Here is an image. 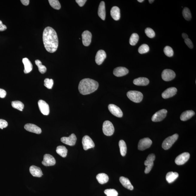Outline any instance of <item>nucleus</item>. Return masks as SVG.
I'll return each instance as SVG.
<instances>
[{"label": "nucleus", "instance_id": "1", "mask_svg": "<svg viewBox=\"0 0 196 196\" xmlns=\"http://www.w3.org/2000/svg\"><path fill=\"white\" fill-rule=\"evenodd\" d=\"M44 46L48 52L54 53L57 50L59 41L57 32L50 27L44 29L42 35Z\"/></svg>", "mask_w": 196, "mask_h": 196}, {"label": "nucleus", "instance_id": "2", "mask_svg": "<svg viewBox=\"0 0 196 196\" xmlns=\"http://www.w3.org/2000/svg\"><path fill=\"white\" fill-rule=\"evenodd\" d=\"M99 86L98 82L89 78H84L80 81L78 90L83 95L90 94L96 91Z\"/></svg>", "mask_w": 196, "mask_h": 196}, {"label": "nucleus", "instance_id": "3", "mask_svg": "<svg viewBox=\"0 0 196 196\" xmlns=\"http://www.w3.org/2000/svg\"><path fill=\"white\" fill-rule=\"evenodd\" d=\"M179 137L178 134H175L170 136L165 139L162 144V148L165 150L169 149L172 145L174 144Z\"/></svg>", "mask_w": 196, "mask_h": 196}, {"label": "nucleus", "instance_id": "4", "mask_svg": "<svg viewBox=\"0 0 196 196\" xmlns=\"http://www.w3.org/2000/svg\"><path fill=\"white\" fill-rule=\"evenodd\" d=\"M127 96L129 99L136 103H139L142 101L143 95L141 92L131 91L127 92Z\"/></svg>", "mask_w": 196, "mask_h": 196}, {"label": "nucleus", "instance_id": "5", "mask_svg": "<svg viewBox=\"0 0 196 196\" xmlns=\"http://www.w3.org/2000/svg\"><path fill=\"white\" fill-rule=\"evenodd\" d=\"M103 130L105 135L111 136L115 132V128L111 122L109 121H106L103 124Z\"/></svg>", "mask_w": 196, "mask_h": 196}, {"label": "nucleus", "instance_id": "6", "mask_svg": "<svg viewBox=\"0 0 196 196\" xmlns=\"http://www.w3.org/2000/svg\"><path fill=\"white\" fill-rule=\"evenodd\" d=\"M156 158V156L154 154H151L148 156L147 159L145 161L144 164L145 166V173L148 174L151 171L154 166V161Z\"/></svg>", "mask_w": 196, "mask_h": 196}, {"label": "nucleus", "instance_id": "7", "mask_svg": "<svg viewBox=\"0 0 196 196\" xmlns=\"http://www.w3.org/2000/svg\"><path fill=\"white\" fill-rule=\"evenodd\" d=\"M152 141L149 138H145L140 140L138 144V149L140 151H144L151 147Z\"/></svg>", "mask_w": 196, "mask_h": 196}, {"label": "nucleus", "instance_id": "8", "mask_svg": "<svg viewBox=\"0 0 196 196\" xmlns=\"http://www.w3.org/2000/svg\"><path fill=\"white\" fill-rule=\"evenodd\" d=\"M167 111L165 109H162L157 112L153 116L151 120L153 122L161 121L166 116Z\"/></svg>", "mask_w": 196, "mask_h": 196}, {"label": "nucleus", "instance_id": "9", "mask_svg": "<svg viewBox=\"0 0 196 196\" xmlns=\"http://www.w3.org/2000/svg\"><path fill=\"white\" fill-rule=\"evenodd\" d=\"M162 78L163 80L168 81L172 80L175 77L176 75L174 71L170 69L164 70L162 73Z\"/></svg>", "mask_w": 196, "mask_h": 196}, {"label": "nucleus", "instance_id": "10", "mask_svg": "<svg viewBox=\"0 0 196 196\" xmlns=\"http://www.w3.org/2000/svg\"><path fill=\"white\" fill-rule=\"evenodd\" d=\"M82 144L83 149L85 151L93 148L95 146V143L92 140L89 136L87 135L83 137Z\"/></svg>", "mask_w": 196, "mask_h": 196}, {"label": "nucleus", "instance_id": "11", "mask_svg": "<svg viewBox=\"0 0 196 196\" xmlns=\"http://www.w3.org/2000/svg\"><path fill=\"white\" fill-rule=\"evenodd\" d=\"M190 157V154L189 153H182L177 157L175 159V163L178 165H183L188 161Z\"/></svg>", "mask_w": 196, "mask_h": 196}, {"label": "nucleus", "instance_id": "12", "mask_svg": "<svg viewBox=\"0 0 196 196\" xmlns=\"http://www.w3.org/2000/svg\"><path fill=\"white\" fill-rule=\"evenodd\" d=\"M42 164L45 166H54L56 164V160L54 157L49 154L44 155Z\"/></svg>", "mask_w": 196, "mask_h": 196}, {"label": "nucleus", "instance_id": "13", "mask_svg": "<svg viewBox=\"0 0 196 196\" xmlns=\"http://www.w3.org/2000/svg\"><path fill=\"white\" fill-rule=\"evenodd\" d=\"M108 108L109 110L112 115L121 118L122 117L123 113L122 110L117 106L113 104H110L108 105Z\"/></svg>", "mask_w": 196, "mask_h": 196}, {"label": "nucleus", "instance_id": "14", "mask_svg": "<svg viewBox=\"0 0 196 196\" xmlns=\"http://www.w3.org/2000/svg\"><path fill=\"white\" fill-rule=\"evenodd\" d=\"M77 137L74 134H71L69 137H63L61 141L64 144L70 146H73L76 144Z\"/></svg>", "mask_w": 196, "mask_h": 196}, {"label": "nucleus", "instance_id": "15", "mask_svg": "<svg viewBox=\"0 0 196 196\" xmlns=\"http://www.w3.org/2000/svg\"><path fill=\"white\" fill-rule=\"evenodd\" d=\"M39 110L44 115H48L49 113V105L46 102L42 100H40L38 102Z\"/></svg>", "mask_w": 196, "mask_h": 196}, {"label": "nucleus", "instance_id": "16", "mask_svg": "<svg viewBox=\"0 0 196 196\" xmlns=\"http://www.w3.org/2000/svg\"><path fill=\"white\" fill-rule=\"evenodd\" d=\"M83 43L85 46H88L91 44L92 35L91 32L88 31H85L82 34Z\"/></svg>", "mask_w": 196, "mask_h": 196}, {"label": "nucleus", "instance_id": "17", "mask_svg": "<svg viewBox=\"0 0 196 196\" xmlns=\"http://www.w3.org/2000/svg\"><path fill=\"white\" fill-rule=\"evenodd\" d=\"M107 57L106 53L104 51L100 50L97 52L96 57H95V61L97 64L100 65L103 63L104 61Z\"/></svg>", "mask_w": 196, "mask_h": 196}, {"label": "nucleus", "instance_id": "18", "mask_svg": "<svg viewBox=\"0 0 196 196\" xmlns=\"http://www.w3.org/2000/svg\"><path fill=\"white\" fill-rule=\"evenodd\" d=\"M177 89L175 87H171L167 89L163 92L162 94V96L163 98L167 99L171 98L177 93Z\"/></svg>", "mask_w": 196, "mask_h": 196}, {"label": "nucleus", "instance_id": "19", "mask_svg": "<svg viewBox=\"0 0 196 196\" xmlns=\"http://www.w3.org/2000/svg\"><path fill=\"white\" fill-rule=\"evenodd\" d=\"M25 129L27 131L37 134H40L42 133L40 128L37 127L35 124H27L25 126Z\"/></svg>", "mask_w": 196, "mask_h": 196}, {"label": "nucleus", "instance_id": "20", "mask_svg": "<svg viewBox=\"0 0 196 196\" xmlns=\"http://www.w3.org/2000/svg\"><path fill=\"white\" fill-rule=\"evenodd\" d=\"M128 69L124 67H118L114 69L113 72L114 75L117 77L123 76L128 74Z\"/></svg>", "mask_w": 196, "mask_h": 196}, {"label": "nucleus", "instance_id": "21", "mask_svg": "<svg viewBox=\"0 0 196 196\" xmlns=\"http://www.w3.org/2000/svg\"><path fill=\"white\" fill-rule=\"evenodd\" d=\"M30 171L31 174L34 177H41L43 175L40 168L34 165H32L30 167Z\"/></svg>", "mask_w": 196, "mask_h": 196}, {"label": "nucleus", "instance_id": "22", "mask_svg": "<svg viewBox=\"0 0 196 196\" xmlns=\"http://www.w3.org/2000/svg\"><path fill=\"white\" fill-rule=\"evenodd\" d=\"M133 82L136 86H146L149 84V80L147 78L140 77L134 79Z\"/></svg>", "mask_w": 196, "mask_h": 196}, {"label": "nucleus", "instance_id": "23", "mask_svg": "<svg viewBox=\"0 0 196 196\" xmlns=\"http://www.w3.org/2000/svg\"><path fill=\"white\" fill-rule=\"evenodd\" d=\"M120 181L123 186L129 190H133L134 187L128 179L124 177H121Z\"/></svg>", "mask_w": 196, "mask_h": 196}, {"label": "nucleus", "instance_id": "24", "mask_svg": "<svg viewBox=\"0 0 196 196\" xmlns=\"http://www.w3.org/2000/svg\"><path fill=\"white\" fill-rule=\"evenodd\" d=\"M22 61L24 65L25 69L24 72L25 74H27L30 72L33 69V66L29 60L27 58H25L23 59Z\"/></svg>", "mask_w": 196, "mask_h": 196}, {"label": "nucleus", "instance_id": "25", "mask_svg": "<svg viewBox=\"0 0 196 196\" xmlns=\"http://www.w3.org/2000/svg\"><path fill=\"white\" fill-rule=\"evenodd\" d=\"M99 16L103 20H105L106 17V11L105 2L101 1L99 6L98 11Z\"/></svg>", "mask_w": 196, "mask_h": 196}, {"label": "nucleus", "instance_id": "26", "mask_svg": "<svg viewBox=\"0 0 196 196\" xmlns=\"http://www.w3.org/2000/svg\"><path fill=\"white\" fill-rule=\"evenodd\" d=\"M110 15L114 20H118L120 19V8L117 6L113 7L111 10Z\"/></svg>", "mask_w": 196, "mask_h": 196}, {"label": "nucleus", "instance_id": "27", "mask_svg": "<svg viewBox=\"0 0 196 196\" xmlns=\"http://www.w3.org/2000/svg\"><path fill=\"white\" fill-rule=\"evenodd\" d=\"M195 112L193 110H189L183 112L180 116V119L181 121H186L195 115Z\"/></svg>", "mask_w": 196, "mask_h": 196}, {"label": "nucleus", "instance_id": "28", "mask_svg": "<svg viewBox=\"0 0 196 196\" xmlns=\"http://www.w3.org/2000/svg\"><path fill=\"white\" fill-rule=\"evenodd\" d=\"M179 174L177 172H168L166 175V180L168 183H171L174 182L178 178Z\"/></svg>", "mask_w": 196, "mask_h": 196}, {"label": "nucleus", "instance_id": "29", "mask_svg": "<svg viewBox=\"0 0 196 196\" xmlns=\"http://www.w3.org/2000/svg\"><path fill=\"white\" fill-rule=\"evenodd\" d=\"M96 179L99 183L101 184L107 183L109 178L108 175L105 173H100L97 175Z\"/></svg>", "mask_w": 196, "mask_h": 196}, {"label": "nucleus", "instance_id": "30", "mask_svg": "<svg viewBox=\"0 0 196 196\" xmlns=\"http://www.w3.org/2000/svg\"><path fill=\"white\" fill-rule=\"evenodd\" d=\"M56 151L58 154L62 157L65 158L67 156L68 150L65 146H57L56 150Z\"/></svg>", "mask_w": 196, "mask_h": 196}, {"label": "nucleus", "instance_id": "31", "mask_svg": "<svg viewBox=\"0 0 196 196\" xmlns=\"http://www.w3.org/2000/svg\"><path fill=\"white\" fill-rule=\"evenodd\" d=\"M121 154L123 157L125 156L127 153V146L126 143L123 140H121L119 142Z\"/></svg>", "mask_w": 196, "mask_h": 196}, {"label": "nucleus", "instance_id": "32", "mask_svg": "<svg viewBox=\"0 0 196 196\" xmlns=\"http://www.w3.org/2000/svg\"><path fill=\"white\" fill-rule=\"evenodd\" d=\"M11 105L13 108L17 109L21 111H23V110L24 108V105L22 102L19 101H15L12 102Z\"/></svg>", "mask_w": 196, "mask_h": 196}, {"label": "nucleus", "instance_id": "33", "mask_svg": "<svg viewBox=\"0 0 196 196\" xmlns=\"http://www.w3.org/2000/svg\"><path fill=\"white\" fill-rule=\"evenodd\" d=\"M182 15L184 18L187 21H190L191 19L192 18L191 13L188 8L185 7L184 8L182 11Z\"/></svg>", "mask_w": 196, "mask_h": 196}, {"label": "nucleus", "instance_id": "34", "mask_svg": "<svg viewBox=\"0 0 196 196\" xmlns=\"http://www.w3.org/2000/svg\"><path fill=\"white\" fill-rule=\"evenodd\" d=\"M139 37L136 33L133 34L129 39V43L132 45H135L139 41Z\"/></svg>", "mask_w": 196, "mask_h": 196}, {"label": "nucleus", "instance_id": "35", "mask_svg": "<svg viewBox=\"0 0 196 196\" xmlns=\"http://www.w3.org/2000/svg\"><path fill=\"white\" fill-rule=\"evenodd\" d=\"M35 64L38 68L39 71L42 74H44L47 71L46 67L42 65V63L39 60H37L35 61Z\"/></svg>", "mask_w": 196, "mask_h": 196}, {"label": "nucleus", "instance_id": "36", "mask_svg": "<svg viewBox=\"0 0 196 196\" xmlns=\"http://www.w3.org/2000/svg\"><path fill=\"white\" fill-rule=\"evenodd\" d=\"M48 1L51 6L54 9L57 10L60 9L61 5L58 0H49Z\"/></svg>", "mask_w": 196, "mask_h": 196}, {"label": "nucleus", "instance_id": "37", "mask_svg": "<svg viewBox=\"0 0 196 196\" xmlns=\"http://www.w3.org/2000/svg\"><path fill=\"white\" fill-rule=\"evenodd\" d=\"M149 51V46L146 44H143L139 48L138 51L139 54H141L146 53Z\"/></svg>", "mask_w": 196, "mask_h": 196}, {"label": "nucleus", "instance_id": "38", "mask_svg": "<svg viewBox=\"0 0 196 196\" xmlns=\"http://www.w3.org/2000/svg\"><path fill=\"white\" fill-rule=\"evenodd\" d=\"M163 51H164L165 55L167 57H173L174 55V51L173 49L168 46H166L165 47Z\"/></svg>", "mask_w": 196, "mask_h": 196}, {"label": "nucleus", "instance_id": "39", "mask_svg": "<svg viewBox=\"0 0 196 196\" xmlns=\"http://www.w3.org/2000/svg\"><path fill=\"white\" fill-rule=\"evenodd\" d=\"M104 193L107 196H118V193L114 189H108L104 191Z\"/></svg>", "mask_w": 196, "mask_h": 196}, {"label": "nucleus", "instance_id": "40", "mask_svg": "<svg viewBox=\"0 0 196 196\" xmlns=\"http://www.w3.org/2000/svg\"><path fill=\"white\" fill-rule=\"evenodd\" d=\"M54 80L52 79H49L48 78H45L44 81V85L46 87L51 89L52 88L54 85Z\"/></svg>", "mask_w": 196, "mask_h": 196}, {"label": "nucleus", "instance_id": "41", "mask_svg": "<svg viewBox=\"0 0 196 196\" xmlns=\"http://www.w3.org/2000/svg\"><path fill=\"white\" fill-rule=\"evenodd\" d=\"M145 33L148 37L150 38H153L155 36V33L152 29L148 27L145 30Z\"/></svg>", "mask_w": 196, "mask_h": 196}, {"label": "nucleus", "instance_id": "42", "mask_svg": "<svg viewBox=\"0 0 196 196\" xmlns=\"http://www.w3.org/2000/svg\"><path fill=\"white\" fill-rule=\"evenodd\" d=\"M8 126V123L5 120L0 119V129H3Z\"/></svg>", "mask_w": 196, "mask_h": 196}, {"label": "nucleus", "instance_id": "43", "mask_svg": "<svg viewBox=\"0 0 196 196\" xmlns=\"http://www.w3.org/2000/svg\"><path fill=\"white\" fill-rule=\"evenodd\" d=\"M185 42L187 46L190 49L193 48V44L191 40L190 39L188 38L185 40Z\"/></svg>", "mask_w": 196, "mask_h": 196}, {"label": "nucleus", "instance_id": "44", "mask_svg": "<svg viewBox=\"0 0 196 196\" xmlns=\"http://www.w3.org/2000/svg\"><path fill=\"white\" fill-rule=\"evenodd\" d=\"M6 95V92L4 90L0 88V98H4Z\"/></svg>", "mask_w": 196, "mask_h": 196}, {"label": "nucleus", "instance_id": "45", "mask_svg": "<svg viewBox=\"0 0 196 196\" xmlns=\"http://www.w3.org/2000/svg\"><path fill=\"white\" fill-rule=\"evenodd\" d=\"M76 1L80 7H83L86 3V0H76Z\"/></svg>", "mask_w": 196, "mask_h": 196}, {"label": "nucleus", "instance_id": "46", "mask_svg": "<svg viewBox=\"0 0 196 196\" xmlns=\"http://www.w3.org/2000/svg\"><path fill=\"white\" fill-rule=\"evenodd\" d=\"M7 27L2 23V22L0 20V31H4L7 29Z\"/></svg>", "mask_w": 196, "mask_h": 196}, {"label": "nucleus", "instance_id": "47", "mask_svg": "<svg viewBox=\"0 0 196 196\" xmlns=\"http://www.w3.org/2000/svg\"><path fill=\"white\" fill-rule=\"evenodd\" d=\"M20 1L22 4L25 6H28L30 3L29 0H21Z\"/></svg>", "mask_w": 196, "mask_h": 196}, {"label": "nucleus", "instance_id": "48", "mask_svg": "<svg viewBox=\"0 0 196 196\" xmlns=\"http://www.w3.org/2000/svg\"><path fill=\"white\" fill-rule=\"evenodd\" d=\"M182 37L184 39H185V40L189 38L188 35H187V34L185 33H183L182 34Z\"/></svg>", "mask_w": 196, "mask_h": 196}, {"label": "nucleus", "instance_id": "49", "mask_svg": "<svg viewBox=\"0 0 196 196\" xmlns=\"http://www.w3.org/2000/svg\"><path fill=\"white\" fill-rule=\"evenodd\" d=\"M154 0H149V1L150 3H151H151H152L153 2H154Z\"/></svg>", "mask_w": 196, "mask_h": 196}, {"label": "nucleus", "instance_id": "50", "mask_svg": "<svg viewBox=\"0 0 196 196\" xmlns=\"http://www.w3.org/2000/svg\"><path fill=\"white\" fill-rule=\"evenodd\" d=\"M137 1L140 3H142L143 1H144V0H138Z\"/></svg>", "mask_w": 196, "mask_h": 196}]
</instances>
